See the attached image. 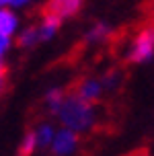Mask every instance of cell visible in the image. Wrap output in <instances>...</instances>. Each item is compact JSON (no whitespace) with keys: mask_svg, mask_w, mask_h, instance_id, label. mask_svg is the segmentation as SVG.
<instances>
[{"mask_svg":"<svg viewBox=\"0 0 154 156\" xmlns=\"http://www.w3.org/2000/svg\"><path fill=\"white\" fill-rule=\"evenodd\" d=\"M101 80H103L105 90H111V88H115V86L119 84V82H117V80H119V74H117V72H109L107 76H103Z\"/></svg>","mask_w":154,"mask_h":156,"instance_id":"cell-13","label":"cell"},{"mask_svg":"<svg viewBox=\"0 0 154 156\" xmlns=\"http://www.w3.org/2000/svg\"><path fill=\"white\" fill-rule=\"evenodd\" d=\"M21 29V21L15 8L10 6H0V33L6 37H15Z\"/></svg>","mask_w":154,"mask_h":156,"instance_id":"cell-6","label":"cell"},{"mask_svg":"<svg viewBox=\"0 0 154 156\" xmlns=\"http://www.w3.org/2000/svg\"><path fill=\"white\" fill-rule=\"evenodd\" d=\"M134 156H150V154H148V152H136Z\"/></svg>","mask_w":154,"mask_h":156,"instance_id":"cell-17","label":"cell"},{"mask_svg":"<svg viewBox=\"0 0 154 156\" xmlns=\"http://www.w3.org/2000/svg\"><path fill=\"white\" fill-rule=\"evenodd\" d=\"M74 94L80 97L82 101L86 103H99L101 97L105 94V86H103V80L101 78H95V76H88V78H82L80 82L76 84L74 88Z\"/></svg>","mask_w":154,"mask_h":156,"instance_id":"cell-4","label":"cell"},{"mask_svg":"<svg viewBox=\"0 0 154 156\" xmlns=\"http://www.w3.org/2000/svg\"><path fill=\"white\" fill-rule=\"evenodd\" d=\"M60 25H62L60 19H58L56 15H52V12H47V10H45V12L41 15V19H39V23H35L39 41H49V39L58 33Z\"/></svg>","mask_w":154,"mask_h":156,"instance_id":"cell-7","label":"cell"},{"mask_svg":"<svg viewBox=\"0 0 154 156\" xmlns=\"http://www.w3.org/2000/svg\"><path fill=\"white\" fill-rule=\"evenodd\" d=\"M80 133L72 132L68 127H56V133L54 138H52V144H49V150H52V154L54 156H72L74 152L78 150V138Z\"/></svg>","mask_w":154,"mask_h":156,"instance_id":"cell-3","label":"cell"},{"mask_svg":"<svg viewBox=\"0 0 154 156\" xmlns=\"http://www.w3.org/2000/svg\"><path fill=\"white\" fill-rule=\"evenodd\" d=\"M154 55V27H142L127 47V58L131 62H148Z\"/></svg>","mask_w":154,"mask_h":156,"instance_id":"cell-2","label":"cell"},{"mask_svg":"<svg viewBox=\"0 0 154 156\" xmlns=\"http://www.w3.org/2000/svg\"><path fill=\"white\" fill-rule=\"evenodd\" d=\"M33 133H35V140H37V148H49L52 138L56 133V125H52L49 121H41L33 127Z\"/></svg>","mask_w":154,"mask_h":156,"instance_id":"cell-8","label":"cell"},{"mask_svg":"<svg viewBox=\"0 0 154 156\" xmlns=\"http://www.w3.org/2000/svg\"><path fill=\"white\" fill-rule=\"evenodd\" d=\"M4 86H6V66L0 60V93L4 90Z\"/></svg>","mask_w":154,"mask_h":156,"instance_id":"cell-15","label":"cell"},{"mask_svg":"<svg viewBox=\"0 0 154 156\" xmlns=\"http://www.w3.org/2000/svg\"><path fill=\"white\" fill-rule=\"evenodd\" d=\"M82 4H84V0H49L45 10L56 15L60 21H64V19H70V16L78 15Z\"/></svg>","mask_w":154,"mask_h":156,"instance_id":"cell-5","label":"cell"},{"mask_svg":"<svg viewBox=\"0 0 154 156\" xmlns=\"http://www.w3.org/2000/svg\"><path fill=\"white\" fill-rule=\"evenodd\" d=\"M54 115L58 117L62 127H68L76 133L91 132L95 125L99 123V113L92 103L82 101L76 94H64L62 103L56 107Z\"/></svg>","mask_w":154,"mask_h":156,"instance_id":"cell-1","label":"cell"},{"mask_svg":"<svg viewBox=\"0 0 154 156\" xmlns=\"http://www.w3.org/2000/svg\"><path fill=\"white\" fill-rule=\"evenodd\" d=\"M37 140H35V133H33V129L31 132H27L23 136V140H21V144H19V156H33L35 152H37Z\"/></svg>","mask_w":154,"mask_h":156,"instance_id":"cell-11","label":"cell"},{"mask_svg":"<svg viewBox=\"0 0 154 156\" xmlns=\"http://www.w3.org/2000/svg\"><path fill=\"white\" fill-rule=\"evenodd\" d=\"M10 45H13V37H6V35H2V33H0V60L8 54Z\"/></svg>","mask_w":154,"mask_h":156,"instance_id":"cell-14","label":"cell"},{"mask_svg":"<svg viewBox=\"0 0 154 156\" xmlns=\"http://www.w3.org/2000/svg\"><path fill=\"white\" fill-rule=\"evenodd\" d=\"M111 37V27L105 23H95L86 31V41L92 43V45H99V43H105L107 39Z\"/></svg>","mask_w":154,"mask_h":156,"instance_id":"cell-9","label":"cell"},{"mask_svg":"<svg viewBox=\"0 0 154 156\" xmlns=\"http://www.w3.org/2000/svg\"><path fill=\"white\" fill-rule=\"evenodd\" d=\"M0 6H10V0H0Z\"/></svg>","mask_w":154,"mask_h":156,"instance_id":"cell-16","label":"cell"},{"mask_svg":"<svg viewBox=\"0 0 154 156\" xmlns=\"http://www.w3.org/2000/svg\"><path fill=\"white\" fill-rule=\"evenodd\" d=\"M64 94H66V93H64L62 88H58V86L49 88V90L45 93V105H47V109L52 111V113H54V111H56V107H58V105L62 103Z\"/></svg>","mask_w":154,"mask_h":156,"instance_id":"cell-12","label":"cell"},{"mask_svg":"<svg viewBox=\"0 0 154 156\" xmlns=\"http://www.w3.org/2000/svg\"><path fill=\"white\" fill-rule=\"evenodd\" d=\"M15 37H16V41H19L21 47H35L37 43H41L35 25H29V27H25V29H19V33H16Z\"/></svg>","mask_w":154,"mask_h":156,"instance_id":"cell-10","label":"cell"}]
</instances>
